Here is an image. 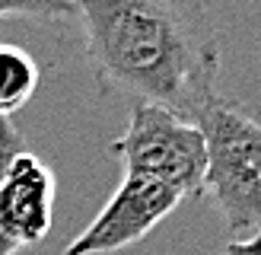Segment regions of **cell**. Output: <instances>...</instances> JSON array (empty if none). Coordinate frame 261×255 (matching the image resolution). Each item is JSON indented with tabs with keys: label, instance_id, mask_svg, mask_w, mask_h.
<instances>
[{
	"label": "cell",
	"instance_id": "cell-1",
	"mask_svg": "<svg viewBox=\"0 0 261 255\" xmlns=\"http://www.w3.org/2000/svg\"><path fill=\"white\" fill-rule=\"evenodd\" d=\"M102 93L185 118L217 96L220 48L191 0H73Z\"/></svg>",
	"mask_w": 261,
	"mask_h": 255
},
{
	"label": "cell",
	"instance_id": "cell-2",
	"mask_svg": "<svg viewBox=\"0 0 261 255\" xmlns=\"http://www.w3.org/2000/svg\"><path fill=\"white\" fill-rule=\"evenodd\" d=\"M204 137V185L226 230L242 236L261 233V124L239 102L211 96L194 112Z\"/></svg>",
	"mask_w": 261,
	"mask_h": 255
},
{
	"label": "cell",
	"instance_id": "cell-3",
	"mask_svg": "<svg viewBox=\"0 0 261 255\" xmlns=\"http://www.w3.org/2000/svg\"><path fill=\"white\" fill-rule=\"evenodd\" d=\"M124 172L147 175L178 188L185 198H198L204 185V137L198 124L172 109L134 102L127 128L109 144Z\"/></svg>",
	"mask_w": 261,
	"mask_h": 255
},
{
	"label": "cell",
	"instance_id": "cell-4",
	"mask_svg": "<svg viewBox=\"0 0 261 255\" xmlns=\"http://www.w3.org/2000/svg\"><path fill=\"white\" fill-rule=\"evenodd\" d=\"M58 178L55 169L25 147L10 118H0V236L16 249L51 233Z\"/></svg>",
	"mask_w": 261,
	"mask_h": 255
},
{
	"label": "cell",
	"instance_id": "cell-5",
	"mask_svg": "<svg viewBox=\"0 0 261 255\" xmlns=\"http://www.w3.org/2000/svg\"><path fill=\"white\" fill-rule=\"evenodd\" d=\"M185 201L178 188L156 182L147 175L124 172L112 198L102 204V211L89 220L73 242H67L64 255H112L127 246L140 242L143 236L156 230L178 204Z\"/></svg>",
	"mask_w": 261,
	"mask_h": 255
},
{
	"label": "cell",
	"instance_id": "cell-6",
	"mask_svg": "<svg viewBox=\"0 0 261 255\" xmlns=\"http://www.w3.org/2000/svg\"><path fill=\"white\" fill-rule=\"evenodd\" d=\"M42 70L19 45H0V118H13L35 96Z\"/></svg>",
	"mask_w": 261,
	"mask_h": 255
},
{
	"label": "cell",
	"instance_id": "cell-7",
	"mask_svg": "<svg viewBox=\"0 0 261 255\" xmlns=\"http://www.w3.org/2000/svg\"><path fill=\"white\" fill-rule=\"evenodd\" d=\"M0 16L70 19L76 16V10H73V0H0Z\"/></svg>",
	"mask_w": 261,
	"mask_h": 255
},
{
	"label": "cell",
	"instance_id": "cell-8",
	"mask_svg": "<svg viewBox=\"0 0 261 255\" xmlns=\"http://www.w3.org/2000/svg\"><path fill=\"white\" fill-rule=\"evenodd\" d=\"M220 255H261V233L242 236V239H229Z\"/></svg>",
	"mask_w": 261,
	"mask_h": 255
},
{
	"label": "cell",
	"instance_id": "cell-9",
	"mask_svg": "<svg viewBox=\"0 0 261 255\" xmlns=\"http://www.w3.org/2000/svg\"><path fill=\"white\" fill-rule=\"evenodd\" d=\"M16 252H19V249L13 246V242H10L7 236H0V255H16Z\"/></svg>",
	"mask_w": 261,
	"mask_h": 255
}]
</instances>
